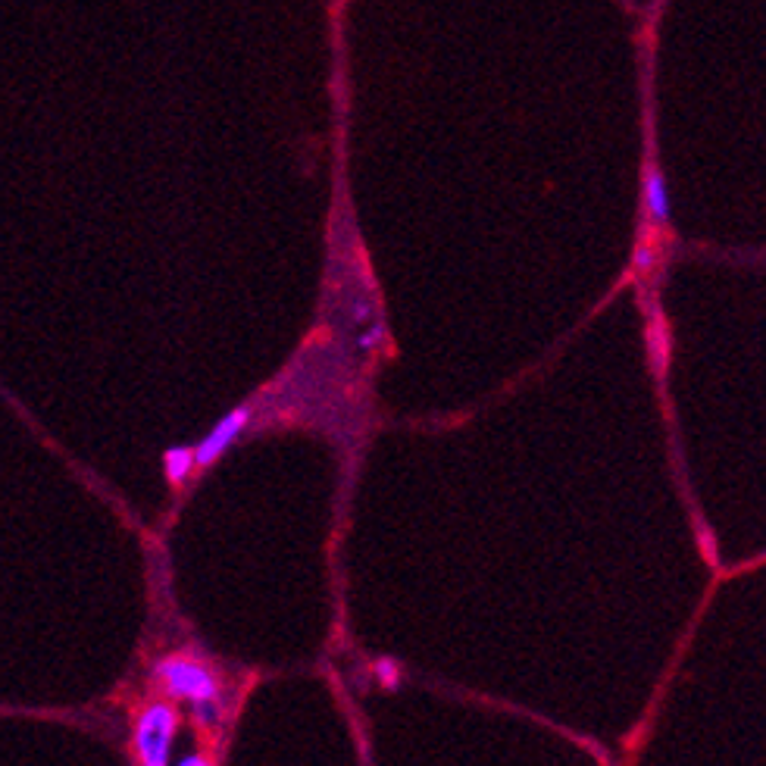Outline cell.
Instances as JSON below:
<instances>
[{
    "label": "cell",
    "instance_id": "cell-1",
    "mask_svg": "<svg viewBox=\"0 0 766 766\" xmlns=\"http://www.w3.org/2000/svg\"><path fill=\"white\" fill-rule=\"evenodd\" d=\"M154 682L172 704H191L194 720L213 729L222 720V679L213 666L188 651L166 654L154 663Z\"/></svg>",
    "mask_w": 766,
    "mask_h": 766
},
{
    "label": "cell",
    "instance_id": "cell-2",
    "mask_svg": "<svg viewBox=\"0 0 766 766\" xmlns=\"http://www.w3.org/2000/svg\"><path fill=\"white\" fill-rule=\"evenodd\" d=\"M179 723H182L179 707L166 698H157L138 710L132 726V748L141 766H169Z\"/></svg>",
    "mask_w": 766,
    "mask_h": 766
},
{
    "label": "cell",
    "instance_id": "cell-3",
    "mask_svg": "<svg viewBox=\"0 0 766 766\" xmlns=\"http://www.w3.org/2000/svg\"><path fill=\"white\" fill-rule=\"evenodd\" d=\"M247 423H251V407H235V410H229L201 441H197V448H194V466H197V469L213 466V463L241 438V432L247 429Z\"/></svg>",
    "mask_w": 766,
    "mask_h": 766
},
{
    "label": "cell",
    "instance_id": "cell-4",
    "mask_svg": "<svg viewBox=\"0 0 766 766\" xmlns=\"http://www.w3.org/2000/svg\"><path fill=\"white\" fill-rule=\"evenodd\" d=\"M641 207L654 229H666L673 219V194L670 182H666L663 169L657 163L645 166V179H641Z\"/></svg>",
    "mask_w": 766,
    "mask_h": 766
},
{
    "label": "cell",
    "instance_id": "cell-5",
    "mask_svg": "<svg viewBox=\"0 0 766 766\" xmlns=\"http://www.w3.org/2000/svg\"><path fill=\"white\" fill-rule=\"evenodd\" d=\"M194 448H169L163 454V473L169 485H185L194 473Z\"/></svg>",
    "mask_w": 766,
    "mask_h": 766
},
{
    "label": "cell",
    "instance_id": "cell-6",
    "mask_svg": "<svg viewBox=\"0 0 766 766\" xmlns=\"http://www.w3.org/2000/svg\"><path fill=\"white\" fill-rule=\"evenodd\" d=\"M376 676H379V682L385 688H398V682H401V670H398V663H394L391 657H379L376 660Z\"/></svg>",
    "mask_w": 766,
    "mask_h": 766
},
{
    "label": "cell",
    "instance_id": "cell-7",
    "mask_svg": "<svg viewBox=\"0 0 766 766\" xmlns=\"http://www.w3.org/2000/svg\"><path fill=\"white\" fill-rule=\"evenodd\" d=\"M654 266H657V251H651L648 244H641L635 251V269L638 273H651Z\"/></svg>",
    "mask_w": 766,
    "mask_h": 766
},
{
    "label": "cell",
    "instance_id": "cell-8",
    "mask_svg": "<svg viewBox=\"0 0 766 766\" xmlns=\"http://www.w3.org/2000/svg\"><path fill=\"white\" fill-rule=\"evenodd\" d=\"M176 766H213V760H210L207 754H201V751H191V754H185Z\"/></svg>",
    "mask_w": 766,
    "mask_h": 766
}]
</instances>
